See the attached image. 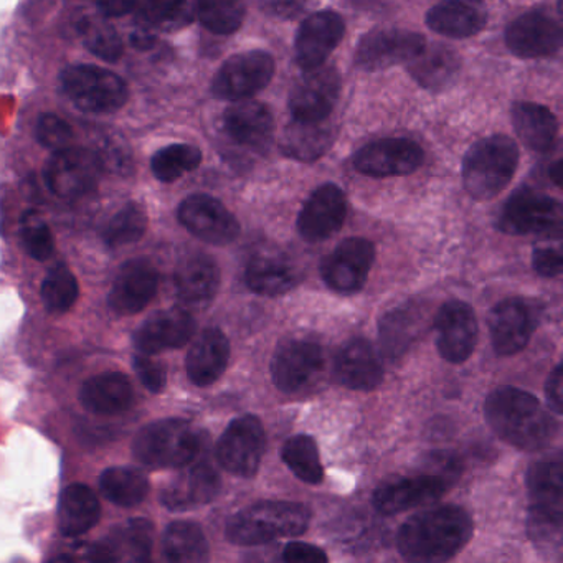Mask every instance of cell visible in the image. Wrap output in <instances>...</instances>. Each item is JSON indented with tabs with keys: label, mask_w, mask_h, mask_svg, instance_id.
<instances>
[{
	"label": "cell",
	"mask_w": 563,
	"mask_h": 563,
	"mask_svg": "<svg viewBox=\"0 0 563 563\" xmlns=\"http://www.w3.org/2000/svg\"><path fill=\"white\" fill-rule=\"evenodd\" d=\"M473 537V520L463 507L440 506L415 514L398 530L397 547L410 562H446Z\"/></svg>",
	"instance_id": "1"
},
{
	"label": "cell",
	"mask_w": 563,
	"mask_h": 563,
	"mask_svg": "<svg viewBox=\"0 0 563 563\" xmlns=\"http://www.w3.org/2000/svg\"><path fill=\"white\" fill-rule=\"evenodd\" d=\"M484 415L494 433L510 446L537 451L559 433L555 418L529 391L499 387L490 391Z\"/></svg>",
	"instance_id": "2"
},
{
	"label": "cell",
	"mask_w": 563,
	"mask_h": 563,
	"mask_svg": "<svg viewBox=\"0 0 563 563\" xmlns=\"http://www.w3.org/2000/svg\"><path fill=\"white\" fill-rule=\"evenodd\" d=\"M311 514L302 504L262 500L240 510L227 523V539L235 545H263L283 537H298L308 529Z\"/></svg>",
	"instance_id": "3"
},
{
	"label": "cell",
	"mask_w": 563,
	"mask_h": 563,
	"mask_svg": "<svg viewBox=\"0 0 563 563\" xmlns=\"http://www.w3.org/2000/svg\"><path fill=\"white\" fill-rule=\"evenodd\" d=\"M562 463L560 457L532 464L529 487V536L540 550L559 552L562 547Z\"/></svg>",
	"instance_id": "4"
},
{
	"label": "cell",
	"mask_w": 563,
	"mask_h": 563,
	"mask_svg": "<svg viewBox=\"0 0 563 563\" xmlns=\"http://www.w3.org/2000/svg\"><path fill=\"white\" fill-rule=\"evenodd\" d=\"M457 474L460 464L456 457L441 454L440 457H431L423 473L394 477L378 486L372 503L385 516L405 512L440 499L456 483Z\"/></svg>",
	"instance_id": "5"
},
{
	"label": "cell",
	"mask_w": 563,
	"mask_h": 563,
	"mask_svg": "<svg viewBox=\"0 0 563 563\" xmlns=\"http://www.w3.org/2000/svg\"><path fill=\"white\" fill-rule=\"evenodd\" d=\"M519 166V147L504 134L484 137L470 147L463 159L466 192L479 202L499 196Z\"/></svg>",
	"instance_id": "6"
},
{
	"label": "cell",
	"mask_w": 563,
	"mask_h": 563,
	"mask_svg": "<svg viewBox=\"0 0 563 563\" xmlns=\"http://www.w3.org/2000/svg\"><path fill=\"white\" fill-rule=\"evenodd\" d=\"M202 450L199 431L186 420L167 418L147 424L134 438L133 453L144 466L177 467L189 466Z\"/></svg>",
	"instance_id": "7"
},
{
	"label": "cell",
	"mask_w": 563,
	"mask_h": 563,
	"mask_svg": "<svg viewBox=\"0 0 563 563\" xmlns=\"http://www.w3.org/2000/svg\"><path fill=\"white\" fill-rule=\"evenodd\" d=\"M62 85L75 107L87 113H114L130 98L123 78L93 65L68 67L62 74Z\"/></svg>",
	"instance_id": "8"
},
{
	"label": "cell",
	"mask_w": 563,
	"mask_h": 563,
	"mask_svg": "<svg viewBox=\"0 0 563 563\" xmlns=\"http://www.w3.org/2000/svg\"><path fill=\"white\" fill-rule=\"evenodd\" d=\"M275 77V60L268 52L233 55L217 71L212 93L219 100L242 101L260 93Z\"/></svg>",
	"instance_id": "9"
},
{
	"label": "cell",
	"mask_w": 563,
	"mask_h": 563,
	"mask_svg": "<svg viewBox=\"0 0 563 563\" xmlns=\"http://www.w3.org/2000/svg\"><path fill=\"white\" fill-rule=\"evenodd\" d=\"M497 225L509 235L559 233L562 227V206L545 194L520 189L507 200Z\"/></svg>",
	"instance_id": "10"
},
{
	"label": "cell",
	"mask_w": 563,
	"mask_h": 563,
	"mask_svg": "<svg viewBox=\"0 0 563 563\" xmlns=\"http://www.w3.org/2000/svg\"><path fill=\"white\" fill-rule=\"evenodd\" d=\"M266 450L262 421L253 415L236 418L217 444V460L223 470L240 477L255 476Z\"/></svg>",
	"instance_id": "11"
},
{
	"label": "cell",
	"mask_w": 563,
	"mask_h": 563,
	"mask_svg": "<svg viewBox=\"0 0 563 563\" xmlns=\"http://www.w3.org/2000/svg\"><path fill=\"white\" fill-rule=\"evenodd\" d=\"M101 164L98 154L78 147L57 151L45 167L48 189L62 199H78L97 187Z\"/></svg>",
	"instance_id": "12"
},
{
	"label": "cell",
	"mask_w": 563,
	"mask_h": 563,
	"mask_svg": "<svg viewBox=\"0 0 563 563\" xmlns=\"http://www.w3.org/2000/svg\"><path fill=\"white\" fill-rule=\"evenodd\" d=\"M424 37L401 29H375L358 42L355 64L367 71L387 70L395 65L408 64L423 51Z\"/></svg>",
	"instance_id": "13"
},
{
	"label": "cell",
	"mask_w": 563,
	"mask_h": 563,
	"mask_svg": "<svg viewBox=\"0 0 563 563\" xmlns=\"http://www.w3.org/2000/svg\"><path fill=\"white\" fill-rule=\"evenodd\" d=\"M339 95L341 75L334 67L321 65L306 70V74L296 81L289 95V110L296 121H324L334 110Z\"/></svg>",
	"instance_id": "14"
},
{
	"label": "cell",
	"mask_w": 563,
	"mask_h": 563,
	"mask_svg": "<svg viewBox=\"0 0 563 563\" xmlns=\"http://www.w3.org/2000/svg\"><path fill=\"white\" fill-rule=\"evenodd\" d=\"M177 216L194 236L210 245H229L240 233L235 216L220 200L206 194L187 197Z\"/></svg>",
	"instance_id": "15"
},
{
	"label": "cell",
	"mask_w": 563,
	"mask_h": 563,
	"mask_svg": "<svg viewBox=\"0 0 563 563\" xmlns=\"http://www.w3.org/2000/svg\"><path fill=\"white\" fill-rule=\"evenodd\" d=\"M374 262V243L365 239H347L325 256L321 276L332 291L351 295L365 285Z\"/></svg>",
	"instance_id": "16"
},
{
	"label": "cell",
	"mask_w": 563,
	"mask_h": 563,
	"mask_svg": "<svg viewBox=\"0 0 563 563\" xmlns=\"http://www.w3.org/2000/svg\"><path fill=\"white\" fill-rule=\"evenodd\" d=\"M322 365L324 354L318 342L309 339H289L283 342L273 355V384L285 394H295L318 377Z\"/></svg>",
	"instance_id": "17"
},
{
	"label": "cell",
	"mask_w": 563,
	"mask_h": 563,
	"mask_svg": "<svg viewBox=\"0 0 563 563\" xmlns=\"http://www.w3.org/2000/svg\"><path fill=\"white\" fill-rule=\"evenodd\" d=\"M434 332L441 357L451 364H461L473 354L477 342V319L466 302H444L434 316Z\"/></svg>",
	"instance_id": "18"
},
{
	"label": "cell",
	"mask_w": 563,
	"mask_h": 563,
	"mask_svg": "<svg viewBox=\"0 0 563 563\" xmlns=\"http://www.w3.org/2000/svg\"><path fill=\"white\" fill-rule=\"evenodd\" d=\"M423 161V150L415 141L388 137L362 147L354 156V166L364 176L398 177L415 173Z\"/></svg>",
	"instance_id": "19"
},
{
	"label": "cell",
	"mask_w": 563,
	"mask_h": 563,
	"mask_svg": "<svg viewBox=\"0 0 563 563\" xmlns=\"http://www.w3.org/2000/svg\"><path fill=\"white\" fill-rule=\"evenodd\" d=\"M344 34V19L338 12L319 11L309 15L296 34V64L305 71L321 67L341 45Z\"/></svg>",
	"instance_id": "20"
},
{
	"label": "cell",
	"mask_w": 563,
	"mask_h": 563,
	"mask_svg": "<svg viewBox=\"0 0 563 563\" xmlns=\"http://www.w3.org/2000/svg\"><path fill=\"white\" fill-rule=\"evenodd\" d=\"M347 200L341 187L324 184L309 196L298 216V232L306 242L329 239L344 225Z\"/></svg>",
	"instance_id": "21"
},
{
	"label": "cell",
	"mask_w": 563,
	"mask_h": 563,
	"mask_svg": "<svg viewBox=\"0 0 563 563\" xmlns=\"http://www.w3.org/2000/svg\"><path fill=\"white\" fill-rule=\"evenodd\" d=\"M506 45L516 57H552L562 45L559 24L543 12H527L506 29Z\"/></svg>",
	"instance_id": "22"
},
{
	"label": "cell",
	"mask_w": 563,
	"mask_h": 563,
	"mask_svg": "<svg viewBox=\"0 0 563 563\" xmlns=\"http://www.w3.org/2000/svg\"><path fill=\"white\" fill-rule=\"evenodd\" d=\"M159 288V275L147 260H131L121 266L108 301L111 309L121 316L143 311Z\"/></svg>",
	"instance_id": "23"
},
{
	"label": "cell",
	"mask_w": 563,
	"mask_h": 563,
	"mask_svg": "<svg viewBox=\"0 0 563 563\" xmlns=\"http://www.w3.org/2000/svg\"><path fill=\"white\" fill-rule=\"evenodd\" d=\"M490 341L499 355H514L529 344L536 329L532 309L522 299H504L490 311Z\"/></svg>",
	"instance_id": "24"
},
{
	"label": "cell",
	"mask_w": 563,
	"mask_h": 563,
	"mask_svg": "<svg viewBox=\"0 0 563 563\" xmlns=\"http://www.w3.org/2000/svg\"><path fill=\"white\" fill-rule=\"evenodd\" d=\"M222 487V479L212 464H189L186 471L177 474L161 494L164 506L170 510H189L206 506L216 499Z\"/></svg>",
	"instance_id": "25"
},
{
	"label": "cell",
	"mask_w": 563,
	"mask_h": 563,
	"mask_svg": "<svg viewBox=\"0 0 563 563\" xmlns=\"http://www.w3.org/2000/svg\"><path fill=\"white\" fill-rule=\"evenodd\" d=\"M196 332V321L183 308L166 309L151 316L134 335L137 351L156 355L169 349L184 347Z\"/></svg>",
	"instance_id": "26"
},
{
	"label": "cell",
	"mask_w": 563,
	"mask_h": 563,
	"mask_svg": "<svg viewBox=\"0 0 563 563\" xmlns=\"http://www.w3.org/2000/svg\"><path fill=\"white\" fill-rule=\"evenodd\" d=\"M223 114L227 134L240 146L263 153L275 136V118L266 104L260 101H235Z\"/></svg>",
	"instance_id": "27"
},
{
	"label": "cell",
	"mask_w": 563,
	"mask_h": 563,
	"mask_svg": "<svg viewBox=\"0 0 563 563\" xmlns=\"http://www.w3.org/2000/svg\"><path fill=\"white\" fill-rule=\"evenodd\" d=\"M334 374L345 388L371 391L380 385L384 367L374 345L358 338L342 345L335 357Z\"/></svg>",
	"instance_id": "28"
},
{
	"label": "cell",
	"mask_w": 563,
	"mask_h": 563,
	"mask_svg": "<svg viewBox=\"0 0 563 563\" xmlns=\"http://www.w3.org/2000/svg\"><path fill=\"white\" fill-rule=\"evenodd\" d=\"M487 9L483 0H441L428 11L427 25L448 38H470L484 31Z\"/></svg>",
	"instance_id": "29"
},
{
	"label": "cell",
	"mask_w": 563,
	"mask_h": 563,
	"mask_svg": "<svg viewBox=\"0 0 563 563\" xmlns=\"http://www.w3.org/2000/svg\"><path fill=\"white\" fill-rule=\"evenodd\" d=\"M230 342L220 329H207L194 342L186 357V371L192 384L207 387L222 377L229 367Z\"/></svg>",
	"instance_id": "30"
},
{
	"label": "cell",
	"mask_w": 563,
	"mask_h": 563,
	"mask_svg": "<svg viewBox=\"0 0 563 563\" xmlns=\"http://www.w3.org/2000/svg\"><path fill=\"white\" fill-rule=\"evenodd\" d=\"M177 296L187 305H207L216 298L220 286V269L213 258L196 253L187 256L174 273Z\"/></svg>",
	"instance_id": "31"
},
{
	"label": "cell",
	"mask_w": 563,
	"mask_h": 563,
	"mask_svg": "<svg viewBox=\"0 0 563 563\" xmlns=\"http://www.w3.org/2000/svg\"><path fill=\"white\" fill-rule=\"evenodd\" d=\"M80 400L91 413H123L133 405V385L121 372H104L85 382L80 390Z\"/></svg>",
	"instance_id": "32"
},
{
	"label": "cell",
	"mask_w": 563,
	"mask_h": 563,
	"mask_svg": "<svg viewBox=\"0 0 563 563\" xmlns=\"http://www.w3.org/2000/svg\"><path fill=\"white\" fill-rule=\"evenodd\" d=\"M407 67L411 78L424 90L443 91L456 80L461 60L460 55L448 45H424L423 51L408 62Z\"/></svg>",
	"instance_id": "33"
},
{
	"label": "cell",
	"mask_w": 563,
	"mask_h": 563,
	"mask_svg": "<svg viewBox=\"0 0 563 563\" xmlns=\"http://www.w3.org/2000/svg\"><path fill=\"white\" fill-rule=\"evenodd\" d=\"M334 140V128L328 123V120L316 121V123L295 120L283 133L279 150L283 156L289 159L314 163L331 150Z\"/></svg>",
	"instance_id": "34"
},
{
	"label": "cell",
	"mask_w": 563,
	"mask_h": 563,
	"mask_svg": "<svg viewBox=\"0 0 563 563\" xmlns=\"http://www.w3.org/2000/svg\"><path fill=\"white\" fill-rule=\"evenodd\" d=\"M101 507L97 494L85 484H71L58 503V529L65 537H80L100 520Z\"/></svg>",
	"instance_id": "35"
},
{
	"label": "cell",
	"mask_w": 563,
	"mask_h": 563,
	"mask_svg": "<svg viewBox=\"0 0 563 563\" xmlns=\"http://www.w3.org/2000/svg\"><path fill=\"white\" fill-rule=\"evenodd\" d=\"M245 282L256 295L275 298L291 291L298 283V275L295 266L283 256L258 253L246 266Z\"/></svg>",
	"instance_id": "36"
},
{
	"label": "cell",
	"mask_w": 563,
	"mask_h": 563,
	"mask_svg": "<svg viewBox=\"0 0 563 563\" xmlns=\"http://www.w3.org/2000/svg\"><path fill=\"white\" fill-rule=\"evenodd\" d=\"M512 124L519 140L536 153H549L559 134L555 114L529 101L514 104Z\"/></svg>",
	"instance_id": "37"
},
{
	"label": "cell",
	"mask_w": 563,
	"mask_h": 563,
	"mask_svg": "<svg viewBox=\"0 0 563 563\" xmlns=\"http://www.w3.org/2000/svg\"><path fill=\"white\" fill-rule=\"evenodd\" d=\"M164 553L174 563H200L209 560V542L202 527L189 520H177L164 533Z\"/></svg>",
	"instance_id": "38"
},
{
	"label": "cell",
	"mask_w": 563,
	"mask_h": 563,
	"mask_svg": "<svg viewBox=\"0 0 563 563\" xmlns=\"http://www.w3.org/2000/svg\"><path fill=\"white\" fill-rule=\"evenodd\" d=\"M100 489L117 506L134 507L146 499L151 483L146 474L136 467H110L101 474Z\"/></svg>",
	"instance_id": "39"
},
{
	"label": "cell",
	"mask_w": 563,
	"mask_h": 563,
	"mask_svg": "<svg viewBox=\"0 0 563 563\" xmlns=\"http://www.w3.org/2000/svg\"><path fill=\"white\" fill-rule=\"evenodd\" d=\"M283 461L296 477L308 484H319L324 479L318 444L308 434H296L286 440L282 450Z\"/></svg>",
	"instance_id": "40"
},
{
	"label": "cell",
	"mask_w": 563,
	"mask_h": 563,
	"mask_svg": "<svg viewBox=\"0 0 563 563\" xmlns=\"http://www.w3.org/2000/svg\"><path fill=\"white\" fill-rule=\"evenodd\" d=\"M245 14L243 0H197V18L212 34H235L242 27Z\"/></svg>",
	"instance_id": "41"
},
{
	"label": "cell",
	"mask_w": 563,
	"mask_h": 563,
	"mask_svg": "<svg viewBox=\"0 0 563 563\" xmlns=\"http://www.w3.org/2000/svg\"><path fill=\"white\" fill-rule=\"evenodd\" d=\"M420 318L407 308L388 312L380 321V342L385 355L398 357L417 338Z\"/></svg>",
	"instance_id": "42"
},
{
	"label": "cell",
	"mask_w": 563,
	"mask_h": 563,
	"mask_svg": "<svg viewBox=\"0 0 563 563\" xmlns=\"http://www.w3.org/2000/svg\"><path fill=\"white\" fill-rule=\"evenodd\" d=\"M202 163V153L199 147L190 144H174L164 147L151 161V169L161 183H176L184 174L196 170Z\"/></svg>",
	"instance_id": "43"
},
{
	"label": "cell",
	"mask_w": 563,
	"mask_h": 563,
	"mask_svg": "<svg viewBox=\"0 0 563 563\" xmlns=\"http://www.w3.org/2000/svg\"><path fill=\"white\" fill-rule=\"evenodd\" d=\"M42 301L48 312L64 314L70 311L80 296L77 278L67 266H55L42 283Z\"/></svg>",
	"instance_id": "44"
},
{
	"label": "cell",
	"mask_w": 563,
	"mask_h": 563,
	"mask_svg": "<svg viewBox=\"0 0 563 563\" xmlns=\"http://www.w3.org/2000/svg\"><path fill=\"white\" fill-rule=\"evenodd\" d=\"M146 230L147 216L143 207L137 206V203H130V206L121 209L108 223L104 242L111 249L131 245V243H136L137 240L143 239Z\"/></svg>",
	"instance_id": "45"
},
{
	"label": "cell",
	"mask_w": 563,
	"mask_h": 563,
	"mask_svg": "<svg viewBox=\"0 0 563 563\" xmlns=\"http://www.w3.org/2000/svg\"><path fill=\"white\" fill-rule=\"evenodd\" d=\"M81 41L85 47L107 62H118L123 57V42L118 32L103 21H87L80 25Z\"/></svg>",
	"instance_id": "46"
},
{
	"label": "cell",
	"mask_w": 563,
	"mask_h": 563,
	"mask_svg": "<svg viewBox=\"0 0 563 563\" xmlns=\"http://www.w3.org/2000/svg\"><path fill=\"white\" fill-rule=\"evenodd\" d=\"M113 543H124L126 559L134 562H144L150 559L151 547H153V523L146 519H133L128 522L124 529L120 530V537Z\"/></svg>",
	"instance_id": "47"
},
{
	"label": "cell",
	"mask_w": 563,
	"mask_h": 563,
	"mask_svg": "<svg viewBox=\"0 0 563 563\" xmlns=\"http://www.w3.org/2000/svg\"><path fill=\"white\" fill-rule=\"evenodd\" d=\"M22 240H24L29 255L38 260V262H45L54 255V235H52L51 229L34 213H29L25 217Z\"/></svg>",
	"instance_id": "48"
},
{
	"label": "cell",
	"mask_w": 563,
	"mask_h": 563,
	"mask_svg": "<svg viewBox=\"0 0 563 563\" xmlns=\"http://www.w3.org/2000/svg\"><path fill=\"white\" fill-rule=\"evenodd\" d=\"M187 0H137V18L146 25H164L177 21L184 14Z\"/></svg>",
	"instance_id": "49"
},
{
	"label": "cell",
	"mask_w": 563,
	"mask_h": 563,
	"mask_svg": "<svg viewBox=\"0 0 563 563\" xmlns=\"http://www.w3.org/2000/svg\"><path fill=\"white\" fill-rule=\"evenodd\" d=\"M37 140L42 146L57 153V151L70 147L74 131L62 118L55 117V114H44L38 120Z\"/></svg>",
	"instance_id": "50"
},
{
	"label": "cell",
	"mask_w": 563,
	"mask_h": 563,
	"mask_svg": "<svg viewBox=\"0 0 563 563\" xmlns=\"http://www.w3.org/2000/svg\"><path fill=\"white\" fill-rule=\"evenodd\" d=\"M134 368H136L137 377L143 382L144 387L153 394H159L167 384V372L163 362L154 361L150 355H137L134 358Z\"/></svg>",
	"instance_id": "51"
},
{
	"label": "cell",
	"mask_w": 563,
	"mask_h": 563,
	"mask_svg": "<svg viewBox=\"0 0 563 563\" xmlns=\"http://www.w3.org/2000/svg\"><path fill=\"white\" fill-rule=\"evenodd\" d=\"M312 0H260V8L269 18L292 21L308 11Z\"/></svg>",
	"instance_id": "52"
},
{
	"label": "cell",
	"mask_w": 563,
	"mask_h": 563,
	"mask_svg": "<svg viewBox=\"0 0 563 563\" xmlns=\"http://www.w3.org/2000/svg\"><path fill=\"white\" fill-rule=\"evenodd\" d=\"M532 266L540 276L555 278L562 273V253L553 246H539L533 250Z\"/></svg>",
	"instance_id": "53"
},
{
	"label": "cell",
	"mask_w": 563,
	"mask_h": 563,
	"mask_svg": "<svg viewBox=\"0 0 563 563\" xmlns=\"http://www.w3.org/2000/svg\"><path fill=\"white\" fill-rule=\"evenodd\" d=\"M283 560L288 563H324L329 556L324 550L306 542H289L283 550Z\"/></svg>",
	"instance_id": "54"
},
{
	"label": "cell",
	"mask_w": 563,
	"mask_h": 563,
	"mask_svg": "<svg viewBox=\"0 0 563 563\" xmlns=\"http://www.w3.org/2000/svg\"><path fill=\"white\" fill-rule=\"evenodd\" d=\"M562 365H556L545 385L547 400L556 415L562 413Z\"/></svg>",
	"instance_id": "55"
},
{
	"label": "cell",
	"mask_w": 563,
	"mask_h": 563,
	"mask_svg": "<svg viewBox=\"0 0 563 563\" xmlns=\"http://www.w3.org/2000/svg\"><path fill=\"white\" fill-rule=\"evenodd\" d=\"M137 0H98V9L107 18H123L136 8Z\"/></svg>",
	"instance_id": "56"
},
{
	"label": "cell",
	"mask_w": 563,
	"mask_h": 563,
	"mask_svg": "<svg viewBox=\"0 0 563 563\" xmlns=\"http://www.w3.org/2000/svg\"><path fill=\"white\" fill-rule=\"evenodd\" d=\"M131 41H133V45H136V47L150 48L151 45H153L154 38L147 34V31H140L136 32V34H133Z\"/></svg>",
	"instance_id": "57"
}]
</instances>
